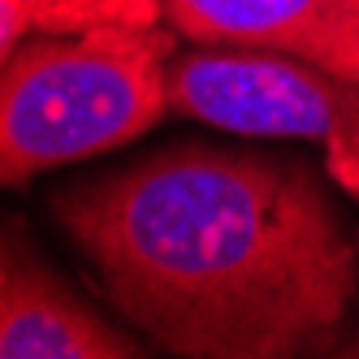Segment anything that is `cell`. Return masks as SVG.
Here are the masks:
<instances>
[{
  "label": "cell",
  "mask_w": 359,
  "mask_h": 359,
  "mask_svg": "<svg viewBox=\"0 0 359 359\" xmlns=\"http://www.w3.org/2000/svg\"><path fill=\"white\" fill-rule=\"evenodd\" d=\"M143 338L91 307L0 217V359H135Z\"/></svg>",
  "instance_id": "4"
},
{
  "label": "cell",
  "mask_w": 359,
  "mask_h": 359,
  "mask_svg": "<svg viewBox=\"0 0 359 359\" xmlns=\"http://www.w3.org/2000/svg\"><path fill=\"white\" fill-rule=\"evenodd\" d=\"M161 0H0V65L27 39L83 35L95 27H156Z\"/></svg>",
  "instance_id": "6"
},
{
  "label": "cell",
  "mask_w": 359,
  "mask_h": 359,
  "mask_svg": "<svg viewBox=\"0 0 359 359\" xmlns=\"http://www.w3.org/2000/svg\"><path fill=\"white\" fill-rule=\"evenodd\" d=\"M53 217L113 312L182 359L346 346L359 234L312 165L173 139L53 191Z\"/></svg>",
  "instance_id": "1"
},
{
  "label": "cell",
  "mask_w": 359,
  "mask_h": 359,
  "mask_svg": "<svg viewBox=\"0 0 359 359\" xmlns=\"http://www.w3.org/2000/svg\"><path fill=\"white\" fill-rule=\"evenodd\" d=\"M173 35L286 53L359 79V0H161Z\"/></svg>",
  "instance_id": "5"
},
{
  "label": "cell",
  "mask_w": 359,
  "mask_h": 359,
  "mask_svg": "<svg viewBox=\"0 0 359 359\" xmlns=\"http://www.w3.org/2000/svg\"><path fill=\"white\" fill-rule=\"evenodd\" d=\"M169 113L247 139L316 143L359 203V79L286 53L195 48L169 61Z\"/></svg>",
  "instance_id": "3"
},
{
  "label": "cell",
  "mask_w": 359,
  "mask_h": 359,
  "mask_svg": "<svg viewBox=\"0 0 359 359\" xmlns=\"http://www.w3.org/2000/svg\"><path fill=\"white\" fill-rule=\"evenodd\" d=\"M173 57L161 22L27 39L0 65V187L147 135L169 113Z\"/></svg>",
  "instance_id": "2"
}]
</instances>
